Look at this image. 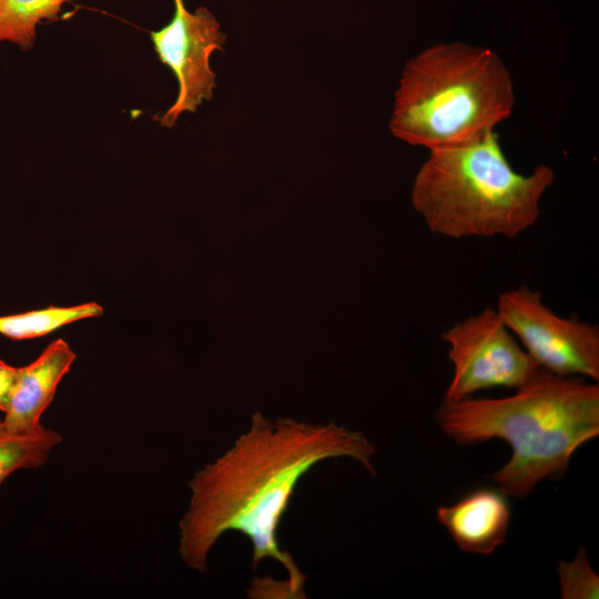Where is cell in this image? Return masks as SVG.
<instances>
[{
	"instance_id": "6da1fadb",
	"label": "cell",
	"mask_w": 599,
	"mask_h": 599,
	"mask_svg": "<svg viewBox=\"0 0 599 599\" xmlns=\"http://www.w3.org/2000/svg\"><path fill=\"white\" fill-rule=\"evenodd\" d=\"M376 448L362 433L329 422L308 424L255 413L251 426L189 483V508L179 524V554L192 569L204 571L207 557L227 531L245 535L252 561L272 558L288 573L287 598H306V577L290 552L280 548L277 527L301 478L316 464L347 457L375 474Z\"/></svg>"
},
{
	"instance_id": "7a4b0ae2",
	"label": "cell",
	"mask_w": 599,
	"mask_h": 599,
	"mask_svg": "<svg viewBox=\"0 0 599 599\" xmlns=\"http://www.w3.org/2000/svg\"><path fill=\"white\" fill-rule=\"evenodd\" d=\"M435 420L459 445L507 441L511 456L491 480L522 499L540 481L561 479L573 454L599 435V385L540 368L511 396L443 402Z\"/></svg>"
},
{
	"instance_id": "3957f363",
	"label": "cell",
	"mask_w": 599,
	"mask_h": 599,
	"mask_svg": "<svg viewBox=\"0 0 599 599\" xmlns=\"http://www.w3.org/2000/svg\"><path fill=\"white\" fill-rule=\"evenodd\" d=\"M555 179L537 165L516 172L495 131L458 146L436 149L415 175L410 200L430 232L449 238L516 237L540 215V202Z\"/></svg>"
},
{
	"instance_id": "277c9868",
	"label": "cell",
	"mask_w": 599,
	"mask_h": 599,
	"mask_svg": "<svg viewBox=\"0 0 599 599\" xmlns=\"http://www.w3.org/2000/svg\"><path fill=\"white\" fill-rule=\"evenodd\" d=\"M510 73L496 52L463 42L424 49L405 64L392 134L428 151L476 141L512 113Z\"/></svg>"
},
{
	"instance_id": "5b68a950",
	"label": "cell",
	"mask_w": 599,
	"mask_h": 599,
	"mask_svg": "<svg viewBox=\"0 0 599 599\" xmlns=\"http://www.w3.org/2000/svg\"><path fill=\"white\" fill-rule=\"evenodd\" d=\"M453 377L443 402H456L493 387L519 388L541 368L506 326L486 307L443 333Z\"/></svg>"
},
{
	"instance_id": "8992f818",
	"label": "cell",
	"mask_w": 599,
	"mask_h": 599,
	"mask_svg": "<svg viewBox=\"0 0 599 599\" xmlns=\"http://www.w3.org/2000/svg\"><path fill=\"white\" fill-rule=\"evenodd\" d=\"M496 309L542 369L599 380L598 326L555 314L540 292L525 285L504 292Z\"/></svg>"
},
{
	"instance_id": "52a82bcc",
	"label": "cell",
	"mask_w": 599,
	"mask_h": 599,
	"mask_svg": "<svg viewBox=\"0 0 599 599\" xmlns=\"http://www.w3.org/2000/svg\"><path fill=\"white\" fill-rule=\"evenodd\" d=\"M173 1L174 13L169 24L150 32L158 58L171 69L179 84L175 102L165 113L154 116L167 128L173 126L183 112H194L203 101L212 99L215 73L210 58L214 51H223L226 39L206 8L190 12L184 0Z\"/></svg>"
},
{
	"instance_id": "ba28073f",
	"label": "cell",
	"mask_w": 599,
	"mask_h": 599,
	"mask_svg": "<svg viewBox=\"0 0 599 599\" xmlns=\"http://www.w3.org/2000/svg\"><path fill=\"white\" fill-rule=\"evenodd\" d=\"M75 358L69 344L59 338L33 362L18 367L0 427L9 434H29L44 427L41 417Z\"/></svg>"
},
{
	"instance_id": "9c48e42d",
	"label": "cell",
	"mask_w": 599,
	"mask_h": 599,
	"mask_svg": "<svg viewBox=\"0 0 599 599\" xmlns=\"http://www.w3.org/2000/svg\"><path fill=\"white\" fill-rule=\"evenodd\" d=\"M509 497L499 488L479 487L436 510L438 522L458 548L488 556L505 544L510 522Z\"/></svg>"
},
{
	"instance_id": "30bf717a",
	"label": "cell",
	"mask_w": 599,
	"mask_h": 599,
	"mask_svg": "<svg viewBox=\"0 0 599 599\" xmlns=\"http://www.w3.org/2000/svg\"><path fill=\"white\" fill-rule=\"evenodd\" d=\"M103 314V308L90 302L75 306H50L43 309L0 316V334L14 341L44 336L61 326Z\"/></svg>"
},
{
	"instance_id": "8fae6325",
	"label": "cell",
	"mask_w": 599,
	"mask_h": 599,
	"mask_svg": "<svg viewBox=\"0 0 599 599\" xmlns=\"http://www.w3.org/2000/svg\"><path fill=\"white\" fill-rule=\"evenodd\" d=\"M70 0H0V42L32 49L37 26L60 20L64 2Z\"/></svg>"
},
{
	"instance_id": "7c38bea8",
	"label": "cell",
	"mask_w": 599,
	"mask_h": 599,
	"mask_svg": "<svg viewBox=\"0 0 599 599\" xmlns=\"http://www.w3.org/2000/svg\"><path fill=\"white\" fill-rule=\"evenodd\" d=\"M61 439L58 432L45 427L29 434H9L0 427V485L17 470L45 464Z\"/></svg>"
},
{
	"instance_id": "4fadbf2b",
	"label": "cell",
	"mask_w": 599,
	"mask_h": 599,
	"mask_svg": "<svg viewBox=\"0 0 599 599\" xmlns=\"http://www.w3.org/2000/svg\"><path fill=\"white\" fill-rule=\"evenodd\" d=\"M557 573L561 599L599 598V576L591 567L583 547L578 549L570 561L560 559Z\"/></svg>"
},
{
	"instance_id": "5bb4252c",
	"label": "cell",
	"mask_w": 599,
	"mask_h": 599,
	"mask_svg": "<svg viewBox=\"0 0 599 599\" xmlns=\"http://www.w3.org/2000/svg\"><path fill=\"white\" fill-rule=\"evenodd\" d=\"M17 368L0 359V410L3 413L8 405L10 390L17 374Z\"/></svg>"
},
{
	"instance_id": "9a60e30c",
	"label": "cell",
	"mask_w": 599,
	"mask_h": 599,
	"mask_svg": "<svg viewBox=\"0 0 599 599\" xmlns=\"http://www.w3.org/2000/svg\"><path fill=\"white\" fill-rule=\"evenodd\" d=\"M0 521H1V511H0Z\"/></svg>"
}]
</instances>
